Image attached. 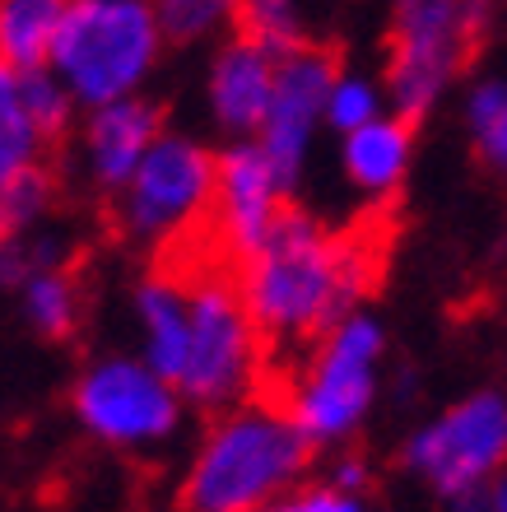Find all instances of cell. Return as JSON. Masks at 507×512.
I'll return each mask as SVG.
<instances>
[{"label": "cell", "mask_w": 507, "mask_h": 512, "mask_svg": "<svg viewBox=\"0 0 507 512\" xmlns=\"http://www.w3.org/2000/svg\"><path fill=\"white\" fill-rule=\"evenodd\" d=\"M461 131L480 168L507 177V75H475L461 89Z\"/></svg>", "instance_id": "obj_19"}, {"label": "cell", "mask_w": 507, "mask_h": 512, "mask_svg": "<svg viewBox=\"0 0 507 512\" xmlns=\"http://www.w3.org/2000/svg\"><path fill=\"white\" fill-rule=\"evenodd\" d=\"M442 512H507V475H503V480H494L489 489L466 494V499L442 503Z\"/></svg>", "instance_id": "obj_27"}, {"label": "cell", "mask_w": 507, "mask_h": 512, "mask_svg": "<svg viewBox=\"0 0 507 512\" xmlns=\"http://www.w3.org/2000/svg\"><path fill=\"white\" fill-rule=\"evenodd\" d=\"M10 298L19 322L33 331L38 340H70L84 322V284L80 275L70 270L66 243L56 233H33L19 243V266L10 275Z\"/></svg>", "instance_id": "obj_14"}, {"label": "cell", "mask_w": 507, "mask_h": 512, "mask_svg": "<svg viewBox=\"0 0 507 512\" xmlns=\"http://www.w3.org/2000/svg\"><path fill=\"white\" fill-rule=\"evenodd\" d=\"M70 0H0V66L47 70Z\"/></svg>", "instance_id": "obj_18"}, {"label": "cell", "mask_w": 507, "mask_h": 512, "mask_svg": "<svg viewBox=\"0 0 507 512\" xmlns=\"http://www.w3.org/2000/svg\"><path fill=\"white\" fill-rule=\"evenodd\" d=\"M401 471L433 499L452 503L507 475V391L475 387L419 419L401 443Z\"/></svg>", "instance_id": "obj_9"}, {"label": "cell", "mask_w": 507, "mask_h": 512, "mask_svg": "<svg viewBox=\"0 0 507 512\" xmlns=\"http://www.w3.org/2000/svg\"><path fill=\"white\" fill-rule=\"evenodd\" d=\"M233 33L261 42L275 56L307 47V0H238Z\"/></svg>", "instance_id": "obj_23"}, {"label": "cell", "mask_w": 507, "mask_h": 512, "mask_svg": "<svg viewBox=\"0 0 507 512\" xmlns=\"http://www.w3.org/2000/svg\"><path fill=\"white\" fill-rule=\"evenodd\" d=\"M131 350L163 378H177L187 359V270H145L126 294Z\"/></svg>", "instance_id": "obj_16"}, {"label": "cell", "mask_w": 507, "mask_h": 512, "mask_svg": "<svg viewBox=\"0 0 507 512\" xmlns=\"http://www.w3.org/2000/svg\"><path fill=\"white\" fill-rule=\"evenodd\" d=\"M173 47H214L238 24V0H154Z\"/></svg>", "instance_id": "obj_21"}, {"label": "cell", "mask_w": 507, "mask_h": 512, "mask_svg": "<svg viewBox=\"0 0 507 512\" xmlns=\"http://www.w3.org/2000/svg\"><path fill=\"white\" fill-rule=\"evenodd\" d=\"M56 201H61V177H56L52 163H42L33 173L14 177L10 187L0 191V238L10 243H24L33 233L47 229Z\"/></svg>", "instance_id": "obj_20"}, {"label": "cell", "mask_w": 507, "mask_h": 512, "mask_svg": "<svg viewBox=\"0 0 507 512\" xmlns=\"http://www.w3.org/2000/svg\"><path fill=\"white\" fill-rule=\"evenodd\" d=\"M66 401L75 429L89 443L126 457L163 452L191 415L177 382L149 368L135 350H103L84 359Z\"/></svg>", "instance_id": "obj_8"}, {"label": "cell", "mask_w": 507, "mask_h": 512, "mask_svg": "<svg viewBox=\"0 0 507 512\" xmlns=\"http://www.w3.org/2000/svg\"><path fill=\"white\" fill-rule=\"evenodd\" d=\"M24 89H28L33 112H38V122L47 126V135L61 145V140L75 131V117H80V108H75L70 89L56 80L52 70H24Z\"/></svg>", "instance_id": "obj_25"}, {"label": "cell", "mask_w": 507, "mask_h": 512, "mask_svg": "<svg viewBox=\"0 0 507 512\" xmlns=\"http://www.w3.org/2000/svg\"><path fill=\"white\" fill-rule=\"evenodd\" d=\"M387 350V322L368 308H354L298 350L280 401L317 452L354 447V438L368 429L387 387Z\"/></svg>", "instance_id": "obj_3"}, {"label": "cell", "mask_w": 507, "mask_h": 512, "mask_svg": "<svg viewBox=\"0 0 507 512\" xmlns=\"http://www.w3.org/2000/svg\"><path fill=\"white\" fill-rule=\"evenodd\" d=\"M335 163L363 205H387L414 168V122L387 112L349 135H335Z\"/></svg>", "instance_id": "obj_15"}, {"label": "cell", "mask_w": 507, "mask_h": 512, "mask_svg": "<svg viewBox=\"0 0 507 512\" xmlns=\"http://www.w3.org/2000/svg\"><path fill=\"white\" fill-rule=\"evenodd\" d=\"M275 75H280V56L242 33H228L224 42L210 47L201 75V108L210 131L224 145L256 140L270 112V98H275Z\"/></svg>", "instance_id": "obj_13"}, {"label": "cell", "mask_w": 507, "mask_h": 512, "mask_svg": "<svg viewBox=\"0 0 507 512\" xmlns=\"http://www.w3.org/2000/svg\"><path fill=\"white\" fill-rule=\"evenodd\" d=\"M335 70H340V61L326 47H312V42L280 56L275 98H270L261 131H256V145L266 149V159L280 168V177L294 191L303 187L317 140L326 131V94H331Z\"/></svg>", "instance_id": "obj_10"}, {"label": "cell", "mask_w": 507, "mask_h": 512, "mask_svg": "<svg viewBox=\"0 0 507 512\" xmlns=\"http://www.w3.org/2000/svg\"><path fill=\"white\" fill-rule=\"evenodd\" d=\"M270 345L238 294L233 270H187V359L177 368V391L191 410L219 415L228 405L261 396Z\"/></svg>", "instance_id": "obj_6"}, {"label": "cell", "mask_w": 507, "mask_h": 512, "mask_svg": "<svg viewBox=\"0 0 507 512\" xmlns=\"http://www.w3.org/2000/svg\"><path fill=\"white\" fill-rule=\"evenodd\" d=\"M377 243L368 233L335 229L312 210H294L266 243L233 261L238 294L270 350H307L321 331L363 308L377 284Z\"/></svg>", "instance_id": "obj_1"}, {"label": "cell", "mask_w": 507, "mask_h": 512, "mask_svg": "<svg viewBox=\"0 0 507 512\" xmlns=\"http://www.w3.org/2000/svg\"><path fill=\"white\" fill-rule=\"evenodd\" d=\"M317 447L294 424L284 401L252 396L205 419L191 447L177 508L182 512H261L312 475Z\"/></svg>", "instance_id": "obj_2"}, {"label": "cell", "mask_w": 507, "mask_h": 512, "mask_svg": "<svg viewBox=\"0 0 507 512\" xmlns=\"http://www.w3.org/2000/svg\"><path fill=\"white\" fill-rule=\"evenodd\" d=\"M52 149L56 140L47 135V126L38 122V112L28 103L24 70L0 66V191L10 187L14 177L52 163Z\"/></svg>", "instance_id": "obj_17"}, {"label": "cell", "mask_w": 507, "mask_h": 512, "mask_svg": "<svg viewBox=\"0 0 507 512\" xmlns=\"http://www.w3.org/2000/svg\"><path fill=\"white\" fill-rule=\"evenodd\" d=\"M168 47L154 0H70L47 70L70 89L75 108L94 112L149 94Z\"/></svg>", "instance_id": "obj_4"}, {"label": "cell", "mask_w": 507, "mask_h": 512, "mask_svg": "<svg viewBox=\"0 0 507 512\" xmlns=\"http://www.w3.org/2000/svg\"><path fill=\"white\" fill-rule=\"evenodd\" d=\"M391 112V98H387V84L382 75H368V70H335L331 80V94H326V131L331 135H349L359 126L377 122Z\"/></svg>", "instance_id": "obj_22"}, {"label": "cell", "mask_w": 507, "mask_h": 512, "mask_svg": "<svg viewBox=\"0 0 507 512\" xmlns=\"http://www.w3.org/2000/svg\"><path fill=\"white\" fill-rule=\"evenodd\" d=\"M326 480H335L340 489H359V494H368L373 466H368V457H363V452L340 447V452H335V461H331V471H326Z\"/></svg>", "instance_id": "obj_26"}, {"label": "cell", "mask_w": 507, "mask_h": 512, "mask_svg": "<svg viewBox=\"0 0 507 512\" xmlns=\"http://www.w3.org/2000/svg\"><path fill=\"white\" fill-rule=\"evenodd\" d=\"M214 168L219 145L182 126H163L131 182L107 201L117 233L135 252H173L191 243L196 233L210 229Z\"/></svg>", "instance_id": "obj_7"}, {"label": "cell", "mask_w": 507, "mask_h": 512, "mask_svg": "<svg viewBox=\"0 0 507 512\" xmlns=\"http://www.w3.org/2000/svg\"><path fill=\"white\" fill-rule=\"evenodd\" d=\"M294 187L280 177V168L266 159L256 140H228L219 145L214 168V205H210V238L233 261L266 243L275 224L289 215Z\"/></svg>", "instance_id": "obj_11"}, {"label": "cell", "mask_w": 507, "mask_h": 512, "mask_svg": "<svg viewBox=\"0 0 507 512\" xmlns=\"http://www.w3.org/2000/svg\"><path fill=\"white\" fill-rule=\"evenodd\" d=\"M14 266H19V243H10V238H0V284H10Z\"/></svg>", "instance_id": "obj_28"}, {"label": "cell", "mask_w": 507, "mask_h": 512, "mask_svg": "<svg viewBox=\"0 0 507 512\" xmlns=\"http://www.w3.org/2000/svg\"><path fill=\"white\" fill-rule=\"evenodd\" d=\"M494 10V0H387L382 84L396 117L424 122L456 94Z\"/></svg>", "instance_id": "obj_5"}, {"label": "cell", "mask_w": 507, "mask_h": 512, "mask_svg": "<svg viewBox=\"0 0 507 512\" xmlns=\"http://www.w3.org/2000/svg\"><path fill=\"white\" fill-rule=\"evenodd\" d=\"M261 512H377V508L359 489H340L335 480H326V475H317V480L307 475L303 485L289 489L284 499H275Z\"/></svg>", "instance_id": "obj_24"}, {"label": "cell", "mask_w": 507, "mask_h": 512, "mask_svg": "<svg viewBox=\"0 0 507 512\" xmlns=\"http://www.w3.org/2000/svg\"><path fill=\"white\" fill-rule=\"evenodd\" d=\"M163 108L149 94L140 98H117L107 108L80 112L75 122V140H70V163L80 187L98 201H112L131 173L140 168V159L149 154V145L163 135Z\"/></svg>", "instance_id": "obj_12"}]
</instances>
